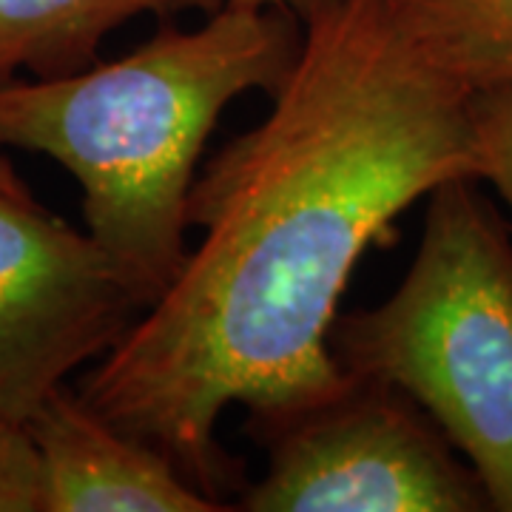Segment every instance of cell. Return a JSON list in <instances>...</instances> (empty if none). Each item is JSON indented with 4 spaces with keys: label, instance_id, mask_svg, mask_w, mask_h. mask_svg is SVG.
<instances>
[{
    "label": "cell",
    "instance_id": "3",
    "mask_svg": "<svg viewBox=\"0 0 512 512\" xmlns=\"http://www.w3.org/2000/svg\"><path fill=\"white\" fill-rule=\"evenodd\" d=\"M476 177L427 197L402 285L379 308L336 313L330 353L396 384L476 470L490 510L512 512V237Z\"/></svg>",
    "mask_w": 512,
    "mask_h": 512
},
{
    "label": "cell",
    "instance_id": "9",
    "mask_svg": "<svg viewBox=\"0 0 512 512\" xmlns=\"http://www.w3.org/2000/svg\"><path fill=\"white\" fill-rule=\"evenodd\" d=\"M478 146V180L493 183L512 211V86L470 97Z\"/></svg>",
    "mask_w": 512,
    "mask_h": 512
},
{
    "label": "cell",
    "instance_id": "7",
    "mask_svg": "<svg viewBox=\"0 0 512 512\" xmlns=\"http://www.w3.org/2000/svg\"><path fill=\"white\" fill-rule=\"evenodd\" d=\"M228 0H0V83L83 72L103 40L140 15H211Z\"/></svg>",
    "mask_w": 512,
    "mask_h": 512
},
{
    "label": "cell",
    "instance_id": "12",
    "mask_svg": "<svg viewBox=\"0 0 512 512\" xmlns=\"http://www.w3.org/2000/svg\"><path fill=\"white\" fill-rule=\"evenodd\" d=\"M0 194L18 197V200H35L32 188L23 183V177H20L18 171H15L12 165L6 163L3 157H0Z\"/></svg>",
    "mask_w": 512,
    "mask_h": 512
},
{
    "label": "cell",
    "instance_id": "5",
    "mask_svg": "<svg viewBox=\"0 0 512 512\" xmlns=\"http://www.w3.org/2000/svg\"><path fill=\"white\" fill-rule=\"evenodd\" d=\"M146 302L86 231L0 194V416L23 421L106 356Z\"/></svg>",
    "mask_w": 512,
    "mask_h": 512
},
{
    "label": "cell",
    "instance_id": "6",
    "mask_svg": "<svg viewBox=\"0 0 512 512\" xmlns=\"http://www.w3.org/2000/svg\"><path fill=\"white\" fill-rule=\"evenodd\" d=\"M35 444L46 512H222L157 447L100 416L77 387H55L23 421Z\"/></svg>",
    "mask_w": 512,
    "mask_h": 512
},
{
    "label": "cell",
    "instance_id": "10",
    "mask_svg": "<svg viewBox=\"0 0 512 512\" xmlns=\"http://www.w3.org/2000/svg\"><path fill=\"white\" fill-rule=\"evenodd\" d=\"M0 512H46L40 458L26 427L0 416Z\"/></svg>",
    "mask_w": 512,
    "mask_h": 512
},
{
    "label": "cell",
    "instance_id": "11",
    "mask_svg": "<svg viewBox=\"0 0 512 512\" xmlns=\"http://www.w3.org/2000/svg\"><path fill=\"white\" fill-rule=\"evenodd\" d=\"M228 3H237V6H276V9H288V12H293L296 18L305 23V20L313 18L316 12L328 9V6L339 3V0H228Z\"/></svg>",
    "mask_w": 512,
    "mask_h": 512
},
{
    "label": "cell",
    "instance_id": "2",
    "mask_svg": "<svg viewBox=\"0 0 512 512\" xmlns=\"http://www.w3.org/2000/svg\"><path fill=\"white\" fill-rule=\"evenodd\" d=\"M305 26L288 9L225 3L185 32L160 26L131 55L0 83V148L43 154L83 194L86 234L146 311L183 271L188 194L231 100L293 72Z\"/></svg>",
    "mask_w": 512,
    "mask_h": 512
},
{
    "label": "cell",
    "instance_id": "4",
    "mask_svg": "<svg viewBox=\"0 0 512 512\" xmlns=\"http://www.w3.org/2000/svg\"><path fill=\"white\" fill-rule=\"evenodd\" d=\"M268 453L245 512H481L476 470L396 384L348 373L311 404L248 416Z\"/></svg>",
    "mask_w": 512,
    "mask_h": 512
},
{
    "label": "cell",
    "instance_id": "1",
    "mask_svg": "<svg viewBox=\"0 0 512 512\" xmlns=\"http://www.w3.org/2000/svg\"><path fill=\"white\" fill-rule=\"evenodd\" d=\"M302 26L271 114L194 177L200 245L77 384L220 504L239 484L217 439L222 413L333 393L348 370L328 333L356 262L433 188L478 180L473 94L410 46L384 0H339Z\"/></svg>",
    "mask_w": 512,
    "mask_h": 512
},
{
    "label": "cell",
    "instance_id": "8",
    "mask_svg": "<svg viewBox=\"0 0 512 512\" xmlns=\"http://www.w3.org/2000/svg\"><path fill=\"white\" fill-rule=\"evenodd\" d=\"M433 69L467 94L512 86V0H384Z\"/></svg>",
    "mask_w": 512,
    "mask_h": 512
}]
</instances>
